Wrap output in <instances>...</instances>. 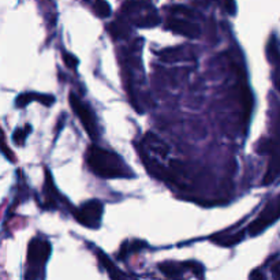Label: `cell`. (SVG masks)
I'll return each instance as SVG.
<instances>
[{
    "label": "cell",
    "instance_id": "1",
    "mask_svg": "<svg viewBox=\"0 0 280 280\" xmlns=\"http://www.w3.org/2000/svg\"><path fill=\"white\" fill-rule=\"evenodd\" d=\"M86 161L89 168L101 178L115 179V178L126 176L120 157L97 145L87 148Z\"/></svg>",
    "mask_w": 280,
    "mask_h": 280
},
{
    "label": "cell",
    "instance_id": "18",
    "mask_svg": "<svg viewBox=\"0 0 280 280\" xmlns=\"http://www.w3.org/2000/svg\"><path fill=\"white\" fill-rule=\"evenodd\" d=\"M159 268L167 277H171V279H179L180 273H182L180 266L174 262H163L159 265Z\"/></svg>",
    "mask_w": 280,
    "mask_h": 280
},
{
    "label": "cell",
    "instance_id": "24",
    "mask_svg": "<svg viewBox=\"0 0 280 280\" xmlns=\"http://www.w3.org/2000/svg\"><path fill=\"white\" fill-rule=\"evenodd\" d=\"M171 11H172L174 14H180L184 15V17H193L194 15L193 11L190 9H188V7H184V6H174V7L171 9Z\"/></svg>",
    "mask_w": 280,
    "mask_h": 280
},
{
    "label": "cell",
    "instance_id": "7",
    "mask_svg": "<svg viewBox=\"0 0 280 280\" xmlns=\"http://www.w3.org/2000/svg\"><path fill=\"white\" fill-rule=\"evenodd\" d=\"M144 145L147 147L148 151L156 153L157 156L165 157L168 155V147L165 145L164 141H161L155 133H147L144 137Z\"/></svg>",
    "mask_w": 280,
    "mask_h": 280
},
{
    "label": "cell",
    "instance_id": "28",
    "mask_svg": "<svg viewBox=\"0 0 280 280\" xmlns=\"http://www.w3.org/2000/svg\"><path fill=\"white\" fill-rule=\"evenodd\" d=\"M205 2H209V0H205ZM221 2H224V0H221Z\"/></svg>",
    "mask_w": 280,
    "mask_h": 280
},
{
    "label": "cell",
    "instance_id": "6",
    "mask_svg": "<svg viewBox=\"0 0 280 280\" xmlns=\"http://www.w3.org/2000/svg\"><path fill=\"white\" fill-rule=\"evenodd\" d=\"M51 254V245L44 239H33L28 248V260L32 264H44Z\"/></svg>",
    "mask_w": 280,
    "mask_h": 280
},
{
    "label": "cell",
    "instance_id": "10",
    "mask_svg": "<svg viewBox=\"0 0 280 280\" xmlns=\"http://www.w3.org/2000/svg\"><path fill=\"white\" fill-rule=\"evenodd\" d=\"M241 100H242V107H244V120L248 122L250 114H252L253 96L245 79H242V82H241Z\"/></svg>",
    "mask_w": 280,
    "mask_h": 280
},
{
    "label": "cell",
    "instance_id": "21",
    "mask_svg": "<svg viewBox=\"0 0 280 280\" xmlns=\"http://www.w3.org/2000/svg\"><path fill=\"white\" fill-rule=\"evenodd\" d=\"M183 268H188V269H190V271L193 272L194 275L197 276L198 279H202L204 277V266L200 264V262H196V261H186L183 262Z\"/></svg>",
    "mask_w": 280,
    "mask_h": 280
},
{
    "label": "cell",
    "instance_id": "16",
    "mask_svg": "<svg viewBox=\"0 0 280 280\" xmlns=\"http://www.w3.org/2000/svg\"><path fill=\"white\" fill-rule=\"evenodd\" d=\"M159 23H160V18H159V15L153 10H152L151 13L134 19V25L138 26V28H155Z\"/></svg>",
    "mask_w": 280,
    "mask_h": 280
},
{
    "label": "cell",
    "instance_id": "3",
    "mask_svg": "<svg viewBox=\"0 0 280 280\" xmlns=\"http://www.w3.org/2000/svg\"><path fill=\"white\" fill-rule=\"evenodd\" d=\"M103 211L104 207L99 200H89L83 202L78 211L74 212V215L81 224L86 225L89 228H97L100 225Z\"/></svg>",
    "mask_w": 280,
    "mask_h": 280
},
{
    "label": "cell",
    "instance_id": "4",
    "mask_svg": "<svg viewBox=\"0 0 280 280\" xmlns=\"http://www.w3.org/2000/svg\"><path fill=\"white\" fill-rule=\"evenodd\" d=\"M279 217V198H275L271 204H268L264 211L258 215L256 220L250 223L248 227V232L252 237L261 234L268 225L273 224Z\"/></svg>",
    "mask_w": 280,
    "mask_h": 280
},
{
    "label": "cell",
    "instance_id": "17",
    "mask_svg": "<svg viewBox=\"0 0 280 280\" xmlns=\"http://www.w3.org/2000/svg\"><path fill=\"white\" fill-rule=\"evenodd\" d=\"M277 174H279V167H277V152H273L272 153V159L269 161V167H268V171H266V175L264 180H262V184L266 186V184L273 183L276 179H277Z\"/></svg>",
    "mask_w": 280,
    "mask_h": 280
},
{
    "label": "cell",
    "instance_id": "23",
    "mask_svg": "<svg viewBox=\"0 0 280 280\" xmlns=\"http://www.w3.org/2000/svg\"><path fill=\"white\" fill-rule=\"evenodd\" d=\"M63 62H65V65L67 66L70 70H75L78 67V59L74 55H71V54H67V52L63 54Z\"/></svg>",
    "mask_w": 280,
    "mask_h": 280
},
{
    "label": "cell",
    "instance_id": "2",
    "mask_svg": "<svg viewBox=\"0 0 280 280\" xmlns=\"http://www.w3.org/2000/svg\"><path fill=\"white\" fill-rule=\"evenodd\" d=\"M70 106L73 108V111L75 112V115L78 116L81 123H82L83 129L86 130V133L89 137L92 138L93 141H96L99 138V130H97L96 119H95V115L92 114V111L89 110V107L79 100L75 93H70L69 96Z\"/></svg>",
    "mask_w": 280,
    "mask_h": 280
},
{
    "label": "cell",
    "instance_id": "14",
    "mask_svg": "<svg viewBox=\"0 0 280 280\" xmlns=\"http://www.w3.org/2000/svg\"><path fill=\"white\" fill-rule=\"evenodd\" d=\"M159 58H160V60H163L164 63H175V62L183 60V48H180V46L165 48V50L159 52Z\"/></svg>",
    "mask_w": 280,
    "mask_h": 280
},
{
    "label": "cell",
    "instance_id": "29",
    "mask_svg": "<svg viewBox=\"0 0 280 280\" xmlns=\"http://www.w3.org/2000/svg\"><path fill=\"white\" fill-rule=\"evenodd\" d=\"M85 2H90V0H85Z\"/></svg>",
    "mask_w": 280,
    "mask_h": 280
},
{
    "label": "cell",
    "instance_id": "12",
    "mask_svg": "<svg viewBox=\"0 0 280 280\" xmlns=\"http://www.w3.org/2000/svg\"><path fill=\"white\" fill-rule=\"evenodd\" d=\"M97 256H99V260H100L101 265L106 268V271L108 272V275H110V277L112 280H126L124 279L123 273L120 272V269L118 268V266L114 264V262L111 261L110 257L107 256V254H104L103 252H99L97 253Z\"/></svg>",
    "mask_w": 280,
    "mask_h": 280
},
{
    "label": "cell",
    "instance_id": "26",
    "mask_svg": "<svg viewBox=\"0 0 280 280\" xmlns=\"http://www.w3.org/2000/svg\"><path fill=\"white\" fill-rule=\"evenodd\" d=\"M250 280H265L264 279V275H262L260 271H254L250 275Z\"/></svg>",
    "mask_w": 280,
    "mask_h": 280
},
{
    "label": "cell",
    "instance_id": "11",
    "mask_svg": "<svg viewBox=\"0 0 280 280\" xmlns=\"http://www.w3.org/2000/svg\"><path fill=\"white\" fill-rule=\"evenodd\" d=\"M245 238V231H239V232H235V234L225 235V234H219L215 235L212 238V242H215L216 245L219 246H225V248H231V246H235L239 242H242Z\"/></svg>",
    "mask_w": 280,
    "mask_h": 280
},
{
    "label": "cell",
    "instance_id": "9",
    "mask_svg": "<svg viewBox=\"0 0 280 280\" xmlns=\"http://www.w3.org/2000/svg\"><path fill=\"white\" fill-rule=\"evenodd\" d=\"M108 33L114 40H124L129 36L130 28L123 18H118L108 25Z\"/></svg>",
    "mask_w": 280,
    "mask_h": 280
},
{
    "label": "cell",
    "instance_id": "22",
    "mask_svg": "<svg viewBox=\"0 0 280 280\" xmlns=\"http://www.w3.org/2000/svg\"><path fill=\"white\" fill-rule=\"evenodd\" d=\"M29 133H30V127L29 126H26V129H17L14 131V134H13V141L17 145H23Z\"/></svg>",
    "mask_w": 280,
    "mask_h": 280
},
{
    "label": "cell",
    "instance_id": "13",
    "mask_svg": "<svg viewBox=\"0 0 280 280\" xmlns=\"http://www.w3.org/2000/svg\"><path fill=\"white\" fill-rule=\"evenodd\" d=\"M149 6H151V0H126L122 7V13L123 15L131 17L143 11L144 9H149Z\"/></svg>",
    "mask_w": 280,
    "mask_h": 280
},
{
    "label": "cell",
    "instance_id": "25",
    "mask_svg": "<svg viewBox=\"0 0 280 280\" xmlns=\"http://www.w3.org/2000/svg\"><path fill=\"white\" fill-rule=\"evenodd\" d=\"M0 149L3 151V153H5L6 156L9 157L10 160L14 161V155L11 153V149H10V148L5 144V138H3V134L2 133H0Z\"/></svg>",
    "mask_w": 280,
    "mask_h": 280
},
{
    "label": "cell",
    "instance_id": "20",
    "mask_svg": "<svg viewBox=\"0 0 280 280\" xmlns=\"http://www.w3.org/2000/svg\"><path fill=\"white\" fill-rule=\"evenodd\" d=\"M268 59L271 60L273 65L277 63V59H279V48H277V40H276L275 36H272L271 41L268 44Z\"/></svg>",
    "mask_w": 280,
    "mask_h": 280
},
{
    "label": "cell",
    "instance_id": "19",
    "mask_svg": "<svg viewBox=\"0 0 280 280\" xmlns=\"http://www.w3.org/2000/svg\"><path fill=\"white\" fill-rule=\"evenodd\" d=\"M95 11L100 18H107L111 15V7L106 0H95Z\"/></svg>",
    "mask_w": 280,
    "mask_h": 280
},
{
    "label": "cell",
    "instance_id": "8",
    "mask_svg": "<svg viewBox=\"0 0 280 280\" xmlns=\"http://www.w3.org/2000/svg\"><path fill=\"white\" fill-rule=\"evenodd\" d=\"M32 101H40L45 107H50L55 103V97L51 96V95H40V93H23V95L18 96L15 104L19 108H23V107H26Z\"/></svg>",
    "mask_w": 280,
    "mask_h": 280
},
{
    "label": "cell",
    "instance_id": "5",
    "mask_svg": "<svg viewBox=\"0 0 280 280\" xmlns=\"http://www.w3.org/2000/svg\"><path fill=\"white\" fill-rule=\"evenodd\" d=\"M167 29H170L171 32L176 33V34L188 37V38H198L201 36V28L197 23L190 22L186 19L170 18L167 21Z\"/></svg>",
    "mask_w": 280,
    "mask_h": 280
},
{
    "label": "cell",
    "instance_id": "15",
    "mask_svg": "<svg viewBox=\"0 0 280 280\" xmlns=\"http://www.w3.org/2000/svg\"><path fill=\"white\" fill-rule=\"evenodd\" d=\"M59 198V194L56 192L55 184H54V179L51 176L50 171L45 170V205L48 208H55V200Z\"/></svg>",
    "mask_w": 280,
    "mask_h": 280
},
{
    "label": "cell",
    "instance_id": "27",
    "mask_svg": "<svg viewBox=\"0 0 280 280\" xmlns=\"http://www.w3.org/2000/svg\"><path fill=\"white\" fill-rule=\"evenodd\" d=\"M37 277H38V273H37V271H34V269H30V271H28V273H26V280H37Z\"/></svg>",
    "mask_w": 280,
    "mask_h": 280
}]
</instances>
